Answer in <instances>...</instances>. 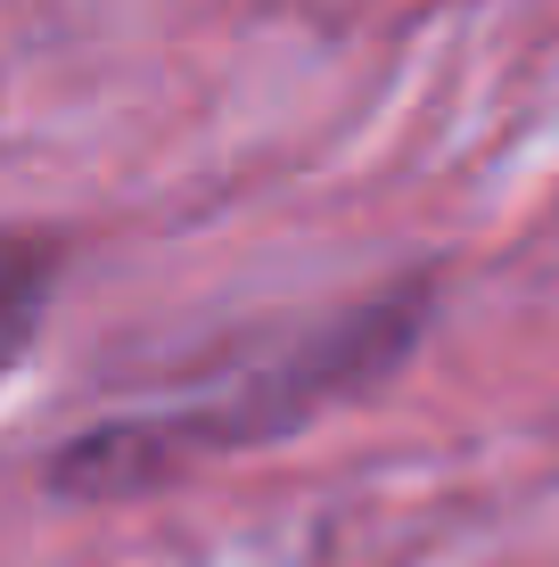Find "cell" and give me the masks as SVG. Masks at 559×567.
<instances>
[{"label":"cell","instance_id":"obj_1","mask_svg":"<svg viewBox=\"0 0 559 567\" xmlns=\"http://www.w3.org/2000/svg\"><path fill=\"white\" fill-rule=\"evenodd\" d=\"M428 321V288H387V297L354 305V312H330V321L297 329L280 354L263 362H230L222 379L189 386L182 403H157L141 420H100L50 461V485L66 494H141L157 477H182V468L215 461V453H239V444H263V436H288L313 412L345 403L354 386H371L379 370L403 362V346L420 338Z\"/></svg>","mask_w":559,"mask_h":567},{"label":"cell","instance_id":"obj_2","mask_svg":"<svg viewBox=\"0 0 559 567\" xmlns=\"http://www.w3.org/2000/svg\"><path fill=\"white\" fill-rule=\"evenodd\" d=\"M58 239H33V230H0V386L17 379L25 346L42 338V312L58 288Z\"/></svg>","mask_w":559,"mask_h":567}]
</instances>
